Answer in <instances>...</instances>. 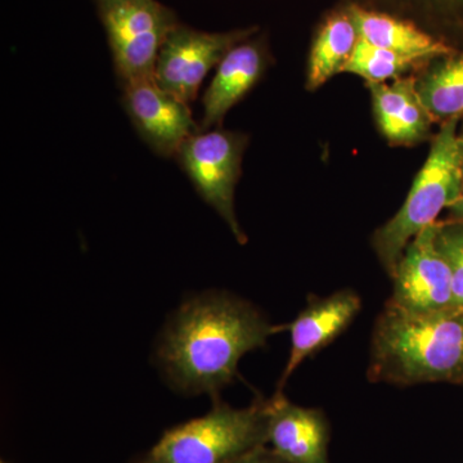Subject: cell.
I'll return each instance as SVG.
<instances>
[{
  "label": "cell",
  "instance_id": "1",
  "mask_svg": "<svg viewBox=\"0 0 463 463\" xmlns=\"http://www.w3.org/2000/svg\"><path fill=\"white\" fill-rule=\"evenodd\" d=\"M281 328L249 301L206 292L185 301L167 323L157 362L183 394L216 395L236 377L241 358L265 346Z\"/></svg>",
  "mask_w": 463,
  "mask_h": 463
},
{
  "label": "cell",
  "instance_id": "2",
  "mask_svg": "<svg viewBox=\"0 0 463 463\" xmlns=\"http://www.w3.org/2000/svg\"><path fill=\"white\" fill-rule=\"evenodd\" d=\"M367 377L397 386H463V310L411 312L386 301L374 325Z\"/></svg>",
  "mask_w": 463,
  "mask_h": 463
},
{
  "label": "cell",
  "instance_id": "3",
  "mask_svg": "<svg viewBox=\"0 0 463 463\" xmlns=\"http://www.w3.org/2000/svg\"><path fill=\"white\" fill-rule=\"evenodd\" d=\"M459 121L461 118H450L441 124L430 155L414 179L403 206L394 218L374 232L373 246L390 279L408 243L438 223L439 214L461 197L463 174L457 138Z\"/></svg>",
  "mask_w": 463,
  "mask_h": 463
},
{
  "label": "cell",
  "instance_id": "4",
  "mask_svg": "<svg viewBox=\"0 0 463 463\" xmlns=\"http://www.w3.org/2000/svg\"><path fill=\"white\" fill-rule=\"evenodd\" d=\"M264 446L267 401L246 408L215 402L205 416L167 430L141 463H234Z\"/></svg>",
  "mask_w": 463,
  "mask_h": 463
},
{
  "label": "cell",
  "instance_id": "5",
  "mask_svg": "<svg viewBox=\"0 0 463 463\" xmlns=\"http://www.w3.org/2000/svg\"><path fill=\"white\" fill-rule=\"evenodd\" d=\"M118 84L154 76L158 54L179 21L157 0H97Z\"/></svg>",
  "mask_w": 463,
  "mask_h": 463
},
{
  "label": "cell",
  "instance_id": "6",
  "mask_svg": "<svg viewBox=\"0 0 463 463\" xmlns=\"http://www.w3.org/2000/svg\"><path fill=\"white\" fill-rule=\"evenodd\" d=\"M248 143L246 134L222 128L200 130L183 142L174 157L201 199L218 213L241 245L248 237L237 221L234 192Z\"/></svg>",
  "mask_w": 463,
  "mask_h": 463
},
{
  "label": "cell",
  "instance_id": "7",
  "mask_svg": "<svg viewBox=\"0 0 463 463\" xmlns=\"http://www.w3.org/2000/svg\"><path fill=\"white\" fill-rule=\"evenodd\" d=\"M254 33L255 29L206 33L179 23L158 54L155 80L167 93L191 105L212 69L219 65L231 48Z\"/></svg>",
  "mask_w": 463,
  "mask_h": 463
},
{
  "label": "cell",
  "instance_id": "8",
  "mask_svg": "<svg viewBox=\"0 0 463 463\" xmlns=\"http://www.w3.org/2000/svg\"><path fill=\"white\" fill-rule=\"evenodd\" d=\"M121 105L143 142L161 157H175L183 142L200 132L191 105L167 93L154 76L120 84Z\"/></svg>",
  "mask_w": 463,
  "mask_h": 463
},
{
  "label": "cell",
  "instance_id": "9",
  "mask_svg": "<svg viewBox=\"0 0 463 463\" xmlns=\"http://www.w3.org/2000/svg\"><path fill=\"white\" fill-rule=\"evenodd\" d=\"M437 223L426 228L405 248L397 265L392 301L411 312L457 309L452 272L437 246Z\"/></svg>",
  "mask_w": 463,
  "mask_h": 463
},
{
  "label": "cell",
  "instance_id": "10",
  "mask_svg": "<svg viewBox=\"0 0 463 463\" xmlns=\"http://www.w3.org/2000/svg\"><path fill=\"white\" fill-rule=\"evenodd\" d=\"M268 446L288 463H330V425L322 411L300 407L282 392L267 401Z\"/></svg>",
  "mask_w": 463,
  "mask_h": 463
},
{
  "label": "cell",
  "instance_id": "11",
  "mask_svg": "<svg viewBox=\"0 0 463 463\" xmlns=\"http://www.w3.org/2000/svg\"><path fill=\"white\" fill-rule=\"evenodd\" d=\"M361 307V298L352 289H341L330 297L309 301L306 309L301 310L297 319L288 326L291 335V347L277 392H282L298 365L346 330Z\"/></svg>",
  "mask_w": 463,
  "mask_h": 463
},
{
  "label": "cell",
  "instance_id": "12",
  "mask_svg": "<svg viewBox=\"0 0 463 463\" xmlns=\"http://www.w3.org/2000/svg\"><path fill=\"white\" fill-rule=\"evenodd\" d=\"M269 63L267 45L260 39H246L231 48L216 66L214 78L201 99L200 130L222 128L225 115L261 80Z\"/></svg>",
  "mask_w": 463,
  "mask_h": 463
},
{
  "label": "cell",
  "instance_id": "13",
  "mask_svg": "<svg viewBox=\"0 0 463 463\" xmlns=\"http://www.w3.org/2000/svg\"><path fill=\"white\" fill-rule=\"evenodd\" d=\"M367 87L377 125L390 143L411 146L428 139L434 120L420 99L416 79L403 76L392 84L367 83Z\"/></svg>",
  "mask_w": 463,
  "mask_h": 463
},
{
  "label": "cell",
  "instance_id": "14",
  "mask_svg": "<svg viewBox=\"0 0 463 463\" xmlns=\"http://www.w3.org/2000/svg\"><path fill=\"white\" fill-rule=\"evenodd\" d=\"M347 11L354 21L359 39L376 47L395 52L421 63L453 53L452 48L448 47L446 43L422 32L410 21L368 11L359 5H352Z\"/></svg>",
  "mask_w": 463,
  "mask_h": 463
},
{
  "label": "cell",
  "instance_id": "15",
  "mask_svg": "<svg viewBox=\"0 0 463 463\" xmlns=\"http://www.w3.org/2000/svg\"><path fill=\"white\" fill-rule=\"evenodd\" d=\"M358 41V30L349 11L337 12L328 17L319 30L310 52L307 90H317L330 80L332 76L343 72Z\"/></svg>",
  "mask_w": 463,
  "mask_h": 463
},
{
  "label": "cell",
  "instance_id": "16",
  "mask_svg": "<svg viewBox=\"0 0 463 463\" xmlns=\"http://www.w3.org/2000/svg\"><path fill=\"white\" fill-rule=\"evenodd\" d=\"M417 91L434 123L463 118V51L437 58L417 79Z\"/></svg>",
  "mask_w": 463,
  "mask_h": 463
},
{
  "label": "cell",
  "instance_id": "17",
  "mask_svg": "<svg viewBox=\"0 0 463 463\" xmlns=\"http://www.w3.org/2000/svg\"><path fill=\"white\" fill-rule=\"evenodd\" d=\"M417 65L423 63L359 39L344 71L361 76L367 83H386L403 78Z\"/></svg>",
  "mask_w": 463,
  "mask_h": 463
},
{
  "label": "cell",
  "instance_id": "18",
  "mask_svg": "<svg viewBox=\"0 0 463 463\" xmlns=\"http://www.w3.org/2000/svg\"><path fill=\"white\" fill-rule=\"evenodd\" d=\"M435 241L452 272L455 306L463 310V222H438Z\"/></svg>",
  "mask_w": 463,
  "mask_h": 463
},
{
  "label": "cell",
  "instance_id": "19",
  "mask_svg": "<svg viewBox=\"0 0 463 463\" xmlns=\"http://www.w3.org/2000/svg\"><path fill=\"white\" fill-rule=\"evenodd\" d=\"M234 463H288L281 457L277 456L276 453L270 449L269 447L264 446L252 450L249 455L242 457L239 461Z\"/></svg>",
  "mask_w": 463,
  "mask_h": 463
},
{
  "label": "cell",
  "instance_id": "20",
  "mask_svg": "<svg viewBox=\"0 0 463 463\" xmlns=\"http://www.w3.org/2000/svg\"><path fill=\"white\" fill-rule=\"evenodd\" d=\"M428 2L447 11H463V0H428Z\"/></svg>",
  "mask_w": 463,
  "mask_h": 463
},
{
  "label": "cell",
  "instance_id": "21",
  "mask_svg": "<svg viewBox=\"0 0 463 463\" xmlns=\"http://www.w3.org/2000/svg\"><path fill=\"white\" fill-rule=\"evenodd\" d=\"M448 210H449V219L463 222V192L461 197H459V199L457 200L456 203Z\"/></svg>",
  "mask_w": 463,
  "mask_h": 463
},
{
  "label": "cell",
  "instance_id": "22",
  "mask_svg": "<svg viewBox=\"0 0 463 463\" xmlns=\"http://www.w3.org/2000/svg\"><path fill=\"white\" fill-rule=\"evenodd\" d=\"M462 125H461V130H459L458 136H457V138H458V149H459V158H461V167H462V174H463V118H461Z\"/></svg>",
  "mask_w": 463,
  "mask_h": 463
},
{
  "label": "cell",
  "instance_id": "23",
  "mask_svg": "<svg viewBox=\"0 0 463 463\" xmlns=\"http://www.w3.org/2000/svg\"><path fill=\"white\" fill-rule=\"evenodd\" d=\"M0 463H7V462L2 461V462H0Z\"/></svg>",
  "mask_w": 463,
  "mask_h": 463
}]
</instances>
